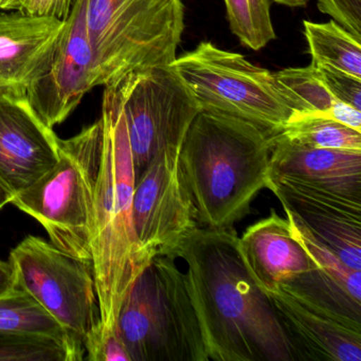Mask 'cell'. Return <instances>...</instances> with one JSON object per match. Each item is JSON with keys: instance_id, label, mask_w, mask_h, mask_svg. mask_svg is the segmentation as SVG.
<instances>
[{"instance_id": "obj_15", "label": "cell", "mask_w": 361, "mask_h": 361, "mask_svg": "<svg viewBox=\"0 0 361 361\" xmlns=\"http://www.w3.org/2000/svg\"><path fill=\"white\" fill-rule=\"evenodd\" d=\"M66 20L0 12V90L26 92L47 71Z\"/></svg>"}, {"instance_id": "obj_20", "label": "cell", "mask_w": 361, "mask_h": 361, "mask_svg": "<svg viewBox=\"0 0 361 361\" xmlns=\"http://www.w3.org/2000/svg\"><path fill=\"white\" fill-rule=\"evenodd\" d=\"M303 27L312 65H325L361 79V39L334 20H304Z\"/></svg>"}, {"instance_id": "obj_19", "label": "cell", "mask_w": 361, "mask_h": 361, "mask_svg": "<svg viewBox=\"0 0 361 361\" xmlns=\"http://www.w3.org/2000/svg\"><path fill=\"white\" fill-rule=\"evenodd\" d=\"M274 78L279 92L293 111L290 119L326 118L361 133V111L338 101L312 65L282 69L274 73Z\"/></svg>"}, {"instance_id": "obj_11", "label": "cell", "mask_w": 361, "mask_h": 361, "mask_svg": "<svg viewBox=\"0 0 361 361\" xmlns=\"http://www.w3.org/2000/svg\"><path fill=\"white\" fill-rule=\"evenodd\" d=\"M266 295L295 360H361V322L285 285Z\"/></svg>"}, {"instance_id": "obj_8", "label": "cell", "mask_w": 361, "mask_h": 361, "mask_svg": "<svg viewBox=\"0 0 361 361\" xmlns=\"http://www.w3.org/2000/svg\"><path fill=\"white\" fill-rule=\"evenodd\" d=\"M135 175L162 147L183 142L200 106L172 67L132 73L117 82Z\"/></svg>"}, {"instance_id": "obj_12", "label": "cell", "mask_w": 361, "mask_h": 361, "mask_svg": "<svg viewBox=\"0 0 361 361\" xmlns=\"http://www.w3.org/2000/svg\"><path fill=\"white\" fill-rule=\"evenodd\" d=\"M268 189L287 217L346 265L361 270V200L274 175H270Z\"/></svg>"}, {"instance_id": "obj_6", "label": "cell", "mask_w": 361, "mask_h": 361, "mask_svg": "<svg viewBox=\"0 0 361 361\" xmlns=\"http://www.w3.org/2000/svg\"><path fill=\"white\" fill-rule=\"evenodd\" d=\"M170 66L202 111L243 120L271 137L293 115L276 87L274 73L211 42H202Z\"/></svg>"}, {"instance_id": "obj_2", "label": "cell", "mask_w": 361, "mask_h": 361, "mask_svg": "<svg viewBox=\"0 0 361 361\" xmlns=\"http://www.w3.org/2000/svg\"><path fill=\"white\" fill-rule=\"evenodd\" d=\"M102 147L94 185L92 263L103 336L117 331L120 308L152 263L134 221V160L117 84L104 86ZM97 339V340H98Z\"/></svg>"}, {"instance_id": "obj_29", "label": "cell", "mask_w": 361, "mask_h": 361, "mask_svg": "<svg viewBox=\"0 0 361 361\" xmlns=\"http://www.w3.org/2000/svg\"><path fill=\"white\" fill-rule=\"evenodd\" d=\"M16 289V276L11 263L0 259V298L13 293Z\"/></svg>"}, {"instance_id": "obj_13", "label": "cell", "mask_w": 361, "mask_h": 361, "mask_svg": "<svg viewBox=\"0 0 361 361\" xmlns=\"http://www.w3.org/2000/svg\"><path fill=\"white\" fill-rule=\"evenodd\" d=\"M60 140L26 92L0 90V181L14 196L58 164Z\"/></svg>"}, {"instance_id": "obj_32", "label": "cell", "mask_w": 361, "mask_h": 361, "mask_svg": "<svg viewBox=\"0 0 361 361\" xmlns=\"http://www.w3.org/2000/svg\"><path fill=\"white\" fill-rule=\"evenodd\" d=\"M0 12H1V11H0Z\"/></svg>"}, {"instance_id": "obj_9", "label": "cell", "mask_w": 361, "mask_h": 361, "mask_svg": "<svg viewBox=\"0 0 361 361\" xmlns=\"http://www.w3.org/2000/svg\"><path fill=\"white\" fill-rule=\"evenodd\" d=\"M183 143L162 147L135 183V228L154 257L176 259L181 243L200 227L181 169Z\"/></svg>"}, {"instance_id": "obj_30", "label": "cell", "mask_w": 361, "mask_h": 361, "mask_svg": "<svg viewBox=\"0 0 361 361\" xmlns=\"http://www.w3.org/2000/svg\"><path fill=\"white\" fill-rule=\"evenodd\" d=\"M14 195L8 190V188L0 181V210L8 204H11Z\"/></svg>"}, {"instance_id": "obj_28", "label": "cell", "mask_w": 361, "mask_h": 361, "mask_svg": "<svg viewBox=\"0 0 361 361\" xmlns=\"http://www.w3.org/2000/svg\"><path fill=\"white\" fill-rule=\"evenodd\" d=\"M86 360L132 361L118 331L103 336L86 352Z\"/></svg>"}, {"instance_id": "obj_14", "label": "cell", "mask_w": 361, "mask_h": 361, "mask_svg": "<svg viewBox=\"0 0 361 361\" xmlns=\"http://www.w3.org/2000/svg\"><path fill=\"white\" fill-rule=\"evenodd\" d=\"M157 361H210L187 274L174 259L154 257Z\"/></svg>"}, {"instance_id": "obj_26", "label": "cell", "mask_w": 361, "mask_h": 361, "mask_svg": "<svg viewBox=\"0 0 361 361\" xmlns=\"http://www.w3.org/2000/svg\"><path fill=\"white\" fill-rule=\"evenodd\" d=\"M75 0H0V11H16L29 16L67 20Z\"/></svg>"}, {"instance_id": "obj_1", "label": "cell", "mask_w": 361, "mask_h": 361, "mask_svg": "<svg viewBox=\"0 0 361 361\" xmlns=\"http://www.w3.org/2000/svg\"><path fill=\"white\" fill-rule=\"evenodd\" d=\"M233 227H200L176 252L210 361H295L267 295L247 269Z\"/></svg>"}, {"instance_id": "obj_24", "label": "cell", "mask_w": 361, "mask_h": 361, "mask_svg": "<svg viewBox=\"0 0 361 361\" xmlns=\"http://www.w3.org/2000/svg\"><path fill=\"white\" fill-rule=\"evenodd\" d=\"M230 28L240 43L261 50L276 39L270 0H224Z\"/></svg>"}, {"instance_id": "obj_4", "label": "cell", "mask_w": 361, "mask_h": 361, "mask_svg": "<svg viewBox=\"0 0 361 361\" xmlns=\"http://www.w3.org/2000/svg\"><path fill=\"white\" fill-rule=\"evenodd\" d=\"M86 28L98 86L170 66L185 30L183 0H87Z\"/></svg>"}, {"instance_id": "obj_21", "label": "cell", "mask_w": 361, "mask_h": 361, "mask_svg": "<svg viewBox=\"0 0 361 361\" xmlns=\"http://www.w3.org/2000/svg\"><path fill=\"white\" fill-rule=\"evenodd\" d=\"M85 355L84 346L71 338L0 334V361H80Z\"/></svg>"}, {"instance_id": "obj_23", "label": "cell", "mask_w": 361, "mask_h": 361, "mask_svg": "<svg viewBox=\"0 0 361 361\" xmlns=\"http://www.w3.org/2000/svg\"><path fill=\"white\" fill-rule=\"evenodd\" d=\"M3 333L37 334L73 339L29 293L18 288L0 298V334Z\"/></svg>"}, {"instance_id": "obj_31", "label": "cell", "mask_w": 361, "mask_h": 361, "mask_svg": "<svg viewBox=\"0 0 361 361\" xmlns=\"http://www.w3.org/2000/svg\"><path fill=\"white\" fill-rule=\"evenodd\" d=\"M274 1L279 4V5L290 8L305 7L310 3V0H274Z\"/></svg>"}, {"instance_id": "obj_17", "label": "cell", "mask_w": 361, "mask_h": 361, "mask_svg": "<svg viewBox=\"0 0 361 361\" xmlns=\"http://www.w3.org/2000/svg\"><path fill=\"white\" fill-rule=\"evenodd\" d=\"M270 175L361 200V152L316 149L271 137Z\"/></svg>"}, {"instance_id": "obj_5", "label": "cell", "mask_w": 361, "mask_h": 361, "mask_svg": "<svg viewBox=\"0 0 361 361\" xmlns=\"http://www.w3.org/2000/svg\"><path fill=\"white\" fill-rule=\"evenodd\" d=\"M102 137L100 118L75 136L60 140L58 164L11 202L43 226L56 248L90 263Z\"/></svg>"}, {"instance_id": "obj_22", "label": "cell", "mask_w": 361, "mask_h": 361, "mask_svg": "<svg viewBox=\"0 0 361 361\" xmlns=\"http://www.w3.org/2000/svg\"><path fill=\"white\" fill-rule=\"evenodd\" d=\"M272 137L303 147L361 152L360 132L326 118L290 119Z\"/></svg>"}, {"instance_id": "obj_25", "label": "cell", "mask_w": 361, "mask_h": 361, "mask_svg": "<svg viewBox=\"0 0 361 361\" xmlns=\"http://www.w3.org/2000/svg\"><path fill=\"white\" fill-rule=\"evenodd\" d=\"M312 66L316 68L327 90L338 101L361 111V79L325 65Z\"/></svg>"}, {"instance_id": "obj_10", "label": "cell", "mask_w": 361, "mask_h": 361, "mask_svg": "<svg viewBox=\"0 0 361 361\" xmlns=\"http://www.w3.org/2000/svg\"><path fill=\"white\" fill-rule=\"evenodd\" d=\"M87 0H75L47 71L27 90L35 113L49 128L63 123L98 86L86 28Z\"/></svg>"}, {"instance_id": "obj_16", "label": "cell", "mask_w": 361, "mask_h": 361, "mask_svg": "<svg viewBox=\"0 0 361 361\" xmlns=\"http://www.w3.org/2000/svg\"><path fill=\"white\" fill-rule=\"evenodd\" d=\"M238 247L249 274L265 293L291 284L314 268L288 219L274 210L269 216L247 228L238 238Z\"/></svg>"}, {"instance_id": "obj_18", "label": "cell", "mask_w": 361, "mask_h": 361, "mask_svg": "<svg viewBox=\"0 0 361 361\" xmlns=\"http://www.w3.org/2000/svg\"><path fill=\"white\" fill-rule=\"evenodd\" d=\"M291 229L314 264L312 271L285 286L361 322V270L346 265L333 251L289 219Z\"/></svg>"}, {"instance_id": "obj_3", "label": "cell", "mask_w": 361, "mask_h": 361, "mask_svg": "<svg viewBox=\"0 0 361 361\" xmlns=\"http://www.w3.org/2000/svg\"><path fill=\"white\" fill-rule=\"evenodd\" d=\"M271 136L248 122L200 111L180 152L181 169L200 227H233L270 179Z\"/></svg>"}, {"instance_id": "obj_7", "label": "cell", "mask_w": 361, "mask_h": 361, "mask_svg": "<svg viewBox=\"0 0 361 361\" xmlns=\"http://www.w3.org/2000/svg\"><path fill=\"white\" fill-rule=\"evenodd\" d=\"M9 262L16 288L29 293L85 353L92 348L101 331L92 264L35 235L12 249Z\"/></svg>"}, {"instance_id": "obj_27", "label": "cell", "mask_w": 361, "mask_h": 361, "mask_svg": "<svg viewBox=\"0 0 361 361\" xmlns=\"http://www.w3.org/2000/svg\"><path fill=\"white\" fill-rule=\"evenodd\" d=\"M319 11L361 39V0H317Z\"/></svg>"}]
</instances>
